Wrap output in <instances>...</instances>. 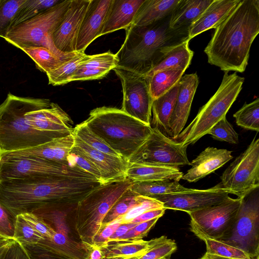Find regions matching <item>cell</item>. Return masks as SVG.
Listing matches in <instances>:
<instances>
[{"instance_id":"1","label":"cell","mask_w":259,"mask_h":259,"mask_svg":"<svg viewBox=\"0 0 259 259\" xmlns=\"http://www.w3.org/2000/svg\"><path fill=\"white\" fill-rule=\"evenodd\" d=\"M259 32V1L241 0L218 26L204 52L208 62L225 72H243Z\"/></svg>"},{"instance_id":"2","label":"cell","mask_w":259,"mask_h":259,"mask_svg":"<svg viewBox=\"0 0 259 259\" xmlns=\"http://www.w3.org/2000/svg\"><path fill=\"white\" fill-rule=\"evenodd\" d=\"M100 182L65 176H38L0 181V203L15 217L46 203L79 201Z\"/></svg>"},{"instance_id":"3","label":"cell","mask_w":259,"mask_h":259,"mask_svg":"<svg viewBox=\"0 0 259 259\" xmlns=\"http://www.w3.org/2000/svg\"><path fill=\"white\" fill-rule=\"evenodd\" d=\"M170 15L148 25H131L125 29L124 41L116 54V67L145 75L170 50L190 41L189 29L170 27Z\"/></svg>"},{"instance_id":"4","label":"cell","mask_w":259,"mask_h":259,"mask_svg":"<svg viewBox=\"0 0 259 259\" xmlns=\"http://www.w3.org/2000/svg\"><path fill=\"white\" fill-rule=\"evenodd\" d=\"M51 103L48 99L18 97L9 93L0 104V154L30 149L62 137L35 130L26 121V112Z\"/></svg>"},{"instance_id":"5","label":"cell","mask_w":259,"mask_h":259,"mask_svg":"<svg viewBox=\"0 0 259 259\" xmlns=\"http://www.w3.org/2000/svg\"><path fill=\"white\" fill-rule=\"evenodd\" d=\"M114 151L127 161L145 141L152 128L121 109L103 106L91 110L84 121Z\"/></svg>"},{"instance_id":"6","label":"cell","mask_w":259,"mask_h":259,"mask_svg":"<svg viewBox=\"0 0 259 259\" xmlns=\"http://www.w3.org/2000/svg\"><path fill=\"white\" fill-rule=\"evenodd\" d=\"M244 78L235 72H225L221 83L214 94L201 107L195 117L175 139V142L187 147L208 134L210 129L227 113L242 90Z\"/></svg>"},{"instance_id":"7","label":"cell","mask_w":259,"mask_h":259,"mask_svg":"<svg viewBox=\"0 0 259 259\" xmlns=\"http://www.w3.org/2000/svg\"><path fill=\"white\" fill-rule=\"evenodd\" d=\"M132 184L126 178L110 181L95 188L78 202L75 226L83 243L93 245L106 214Z\"/></svg>"},{"instance_id":"8","label":"cell","mask_w":259,"mask_h":259,"mask_svg":"<svg viewBox=\"0 0 259 259\" xmlns=\"http://www.w3.org/2000/svg\"><path fill=\"white\" fill-rule=\"evenodd\" d=\"M70 2V0L61 1L34 18L12 28L5 39L21 50L29 47H42L63 60L70 59L77 52L63 54L56 48L52 39Z\"/></svg>"},{"instance_id":"9","label":"cell","mask_w":259,"mask_h":259,"mask_svg":"<svg viewBox=\"0 0 259 259\" xmlns=\"http://www.w3.org/2000/svg\"><path fill=\"white\" fill-rule=\"evenodd\" d=\"M218 241L242 250L251 259H259V187L241 198L232 227Z\"/></svg>"},{"instance_id":"10","label":"cell","mask_w":259,"mask_h":259,"mask_svg":"<svg viewBox=\"0 0 259 259\" xmlns=\"http://www.w3.org/2000/svg\"><path fill=\"white\" fill-rule=\"evenodd\" d=\"M38 176H65L98 181L75 166L35 157L0 156V181Z\"/></svg>"},{"instance_id":"11","label":"cell","mask_w":259,"mask_h":259,"mask_svg":"<svg viewBox=\"0 0 259 259\" xmlns=\"http://www.w3.org/2000/svg\"><path fill=\"white\" fill-rule=\"evenodd\" d=\"M241 198H230L220 204L187 212L191 231L198 238L219 240L230 230L236 217Z\"/></svg>"},{"instance_id":"12","label":"cell","mask_w":259,"mask_h":259,"mask_svg":"<svg viewBox=\"0 0 259 259\" xmlns=\"http://www.w3.org/2000/svg\"><path fill=\"white\" fill-rule=\"evenodd\" d=\"M223 187L242 197L259 187V139L253 138L246 149L231 163L221 176Z\"/></svg>"},{"instance_id":"13","label":"cell","mask_w":259,"mask_h":259,"mask_svg":"<svg viewBox=\"0 0 259 259\" xmlns=\"http://www.w3.org/2000/svg\"><path fill=\"white\" fill-rule=\"evenodd\" d=\"M187 148L152 128L150 136L130 157L127 162L178 168L190 165Z\"/></svg>"},{"instance_id":"14","label":"cell","mask_w":259,"mask_h":259,"mask_svg":"<svg viewBox=\"0 0 259 259\" xmlns=\"http://www.w3.org/2000/svg\"><path fill=\"white\" fill-rule=\"evenodd\" d=\"M113 70L122 86L123 98L120 109L150 126L153 100L150 93L148 79L143 75L117 67Z\"/></svg>"},{"instance_id":"15","label":"cell","mask_w":259,"mask_h":259,"mask_svg":"<svg viewBox=\"0 0 259 259\" xmlns=\"http://www.w3.org/2000/svg\"><path fill=\"white\" fill-rule=\"evenodd\" d=\"M232 194L222 184L204 190L191 189L185 192L156 196L152 199L161 202L166 209L186 212L196 211L220 204L230 199Z\"/></svg>"},{"instance_id":"16","label":"cell","mask_w":259,"mask_h":259,"mask_svg":"<svg viewBox=\"0 0 259 259\" xmlns=\"http://www.w3.org/2000/svg\"><path fill=\"white\" fill-rule=\"evenodd\" d=\"M92 0H70L59 26L54 31L52 39L56 48L67 54L76 52L79 28Z\"/></svg>"},{"instance_id":"17","label":"cell","mask_w":259,"mask_h":259,"mask_svg":"<svg viewBox=\"0 0 259 259\" xmlns=\"http://www.w3.org/2000/svg\"><path fill=\"white\" fill-rule=\"evenodd\" d=\"M79 201H58L43 204L31 212L41 218L55 233L82 242L76 231V213Z\"/></svg>"},{"instance_id":"18","label":"cell","mask_w":259,"mask_h":259,"mask_svg":"<svg viewBox=\"0 0 259 259\" xmlns=\"http://www.w3.org/2000/svg\"><path fill=\"white\" fill-rule=\"evenodd\" d=\"M26 121L38 131L65 137L72 134L73 121L57 104L39 106L26 113Z\"/></svg>"},{"instance_id":"19","label":"cell","mask_w":259,"mask_h":259,"mask_svg":"<svg viewBox=\"0 0 259 259\" xmlns=\"http://www.w3.org/2000/svg\"><path fill=\"white\" fill-rule=\"evenodd\" d=\"M112 0H92L78 32L76 52L84 53L87 47L102 36Z\"/></svg>"},{"instance_id":"20","label":"cell","mask_w":259,"mask_h":259,"mask_svg":"<svg viewBox=\"0 0 259 259\" xmlns=\"http://www.w3.org/2000/svg\"><path fill=\"white\" fill-rule=\"evenodd\" d=\"M198 83L196 73L185 75L178 83V95L169 122V137L171 139L176 138L185 126Z\"/></svg>"},{"instance_id":"21","label":"cell","mask_w":259,"mask_h":259,"mask_svg":"<svg viewBox=\"0 0 259 259\" xmlns=\"http://www.w3.org/2000/svg\"><path fill=\"white\" fill-rule=\"evenodd\" d=\"M74 137L73 146L99 170L102 175L103 184L125 178V172L128 165L127 161L120 157L94 149L77 137Z\"/></svg>"},{"instance_id":"22","label":"cell","mask_w":259,"mask_h":259,"mask_svg":"<svg viewBox=\"0 0 259 259\" xmlns=\"http://www.w3.org/2000/svg\"><path fill=\"white\" fill-rule=\"evenodd\" d=\"M73 134L54 139L30 149L0 154L6 157H29L69 165L67 158L74 145Z\"/></svg>"},{"instance_id":"23","label":"cell","mask_w":259,"mask_h":259,"mask_svg":"<svg viewBox=\"0 0 259 259\" xmlns=\"http://www.w3.org/2000/svg\"><path fill=\"white\" fill-rule=\"evenodd\" d=\"M233 158L232 151L208 147L190 162L192 167L181 179L196 182L213 172Z\"/></svg>"},{"instance_id":"24","label":"cell","mask_w":259,"mask_h":259,"mask_svg":"<svg viewBox=\"0 0 259 259\" xmlns=\"http://www.w3.org/2000/svg\"><path fill=\"white\" fill-rule=\"evenodd\" d=\"M241 0H213L189 28L191 40L210 29H215L233 11Z\"/></svg>"},{"instance_id":"25","label":"cell","mask_w":259,"mask_h":259,"mask_svg":"<svg viewBox=\"0 0 259 259\" xmlns=\"http://www.w3.org/2000/svg\"><path fill=\"white\" fill-rule=\"evenodd\" d=\"M116 54L107 52L87 55L79 63L70 82L101 79L117 66Z\"/></svg>"},{"instance_id":"26","label":"cell","mask_w":259,"mask_h":259,"mask_svg":"<svg viewBox=\"0 0 259 259\" xmlns=\"http://www.w3.org/2000/svg\"><path fill=\"white\" fill-rule=\"evenodd\" d=\"M144 2V0H112L102 35L129 27Z\"/></svg>"},{"instance_id":"27","label":"cell","mask_w":259,"mask_h":259,"mask_svg":"<svg viewBox=\"0 0 259 259\" xmlns=\"http://www.w3.org/2000/svg\"><path fill=\"white\" fill-rule=\"evenodd\" d=\"M183 175L178 167L128 163L125 177L134 183L161 180L179 181Z\"/></svg>"},{"instance_id":"28","label":"cell","mask_w":259,"mask_h":259,"mask_svg":"<svg viewBox=\"0 0 259 259\" xmlns=\"http://www.w3.org/2000/svg\"><path fill=\"white\" fill-rule=\"evenodd\" d=\"M166 236L149 241L143 239L129 242H110L101 248L104 259H136L151 248Z\"/></svg>"},{"instance_id":"29","label":"cell","mask_w":259,"mask_h":259,"mask_svg":"<svg viewBox=\"0 0 259 259\" xmlns=\"http://www.w3.org/2000/svg\"><path fill=\"white\" fill-rule=\"evenodd\" d=\"M178 83L165 94L153 101L150 126L169 137V122L178 95Z\"/></svg>"},{"instance_id":"30","label":"cell","mask_w":259,"mask_h":259,"mask_svg":"<svg viewBox=\"0 0 259 259\" xmlns=\"http://www.w3.org/2000/svg\"><path fill=\"white\" fill-rule=\"evenodd\" d=\"M212 1L180 0L170 15V27L174 29H189Z\"/></svg>"},{"instance_id":"31","label":"cell","mask_w":259,"mask_h":259,"mask_svg":"<svg viewBox=\"0 0 259 259\" xmlns=\"http://www.w3.org/2000/svg\"><path fill=\"white\" fill-rule=\"evenodd\" d=\"M180 0H144L132 25L146 26L170 15Z\"/></svg>"},{"instance_id":"32","label":"cell","mask_w":259,"mask_h":259,"mask_svg":"<svg viewBox=\"0 0 259 259\" xmlns=\"http://www.w3.org/2000/svg\"><path fill=\"white\" fill-rule=\"evenodd\" d=\"M189 41L170 50L145 76L149 77L154 73L167 69L180 68L186 71L191 64L194 52L189 48Z\"/></svg>"},{"instance_id":"33","label":"cell","mask_w":259,"mask_h":259,"mask_svg":"<svg viewBox=\"0 0 259 259\" xmlns=\"http://www.w3.org/2000/svg\"><path fill=\"white\" fill-rule=\"evenodd\" d=\"M59 251L73 259H88V246L62 234L55 233L51 239H44L37 244Z\"/></svg>"},{"instance_id":"34","label":"cell","mask_w":259,"mask_h":259,"mask_svg":"<svg viewBox=\"0 0 259 259\" xmlns=\"http://www.w3.org/2000/svg\"><path fill=\"white\" fill-rule=\"evenodd\" d=\"M130 189L139 195L151 198L160 195L185 192L191 189L184 187L178 180L134 183Z\"/></svg>"},{"instance_id":"35","label":"cell","mask_w":259,"mask_h":259,"mask_svg":"<svg viewBox=\"0 0 259 259\" xmlns=\"http://www.w3.org/2000/svg\"><path fill=\"white\" fill-rule=\"evenodd\" d=\"M185 71L180 68L167 69L157 71L147 77L153 100L165 94L176 85Z\"/></svg>"},{"instance_id":"36","label":"cell","mask_w":259,"mask_h":259,"mask_svg":"<svg viewBox=\"0 0 259 259\" xmlns=\"http://www.w3.org/2000/svg\"><path fill=\"white\" fill-rule=\"evenodd\" d=\"M21 50L33 60L38 69L46 74L58 68L67 61L44 47H29Z\"/></svg>"},{"instance_id":"37","label":"cell","mask_w":259,"mask_h":259,"mask_svg":"<svg viewBox=\"0 0 259 259\" xmlns=\"http://www.w3.org/2000/svg\"><path fill=\"white\" fill-rule=\"evenodd\" d=\"M60 0H24L20 6L11 25L10 30L47 10L59 3Z\"/></svg>"},{"instance_id":"38","label":"cell","mask_w":259,"mask_h":259,"mask_svg":"<svg viewBox=\"0 0 259 259\" xmlns=\"http://www.w3.org/2000/svg\"><path fill=\"white\" fill-rule=\"evenodd\" d=\"M87 55L84 53L77 52L58 68L47 73L49 84L56 86L69 82L79 63Z\"/></svg>"},{"instance_id":"39","label":"cell","mask_w":259,"mask_h":259,"mask_svg":"<svg viewBox=\"0 0 259 259\" xmlns=\"http://www.w3.org/2000/svg\"><path fill=\"white\" fill-rule=\"evenodd\" d=\"M141 195L133 192L130 188L113 205L104 217L102 226H105L124 215L139 201Z\"/></svg>"},{"instance_id":"40","label":"cell","mask_w":259,"mask_h":259,"mask_svg":"<svg viewBox=\"0 0 259 259\" xmlns=\"http://www.w3.org/2000/svg\"><path fill=\"white\" fill-rule=\"evenodd\" d=\"M236 124L246 130L259 132V99L245 103L233 114Z\"/></svg>"},{"instance_id":"41","label":"cell","mask_w":259,"mask_h":259,"mask_svg":"<svg viewBox=\"0 0 259 259\" xmlns=\"http://www.w3.org/2000/svg\"><path fill=\"white\" fill-rule=\"evenodd\" d=\"M72 134L94 149L106 154L120 157L101 138L94 133L84 121L77 124L74 127Z\"/></svg>"},{"instance_id":"42","label":"cell","mask_w":259,"mask_h":259,"mask_svg":"<svg viewBox=\"0 0 259 259\" xmlns=\"http://www.w3.org/2000/svg\"><path fill=\"white\" fill-rule=\"evenodd\" d=\"M199 238L205 243L206 253L232 258L251 259L242 250L218 240L204 237Z\"/></svg>"},{"instance_id":"43","label":"cell","mask_w":259,"mask_h":259,"mask_svg":"<svg viewBox=\"0 0 259 259\" xmlns=\"http://www.w3.org/2000/svg\"><path fill=\"white\" fill-rule=\"evenodd\" d=\"M44 237L21 214L16 217L13 239L22 245L38 244Z\"/></svg>"},{"instance_id":"44","label":"cell","mask_w":259,"mask_h":259,"mask_svg":"<svg viewBox=\"0 0 259 259\" xmlns=\"http://www.w3.org/2000/svg\"><path fill=\"white\" fill-rule=\"evenodd\" d=\"M24 0H0V37L5 39L12 20Z\"/></svg>"},{"instance_id":"45","label":"cell","mask_w":259,"mask_h":259,"mask_svg":"<svg viewBox=\"0 0 259 259\" xmlns=\"http://www.w3.org/2000/svg\"><path fill=\"white\" fill-rule=\"evenodd\" d=\"M208 134L218 141L237 144L238 134L227 119L226 116L219 120L209 131Z\"/></svg>"},{"instance_id":"46","label":"cell","mask_w":259,"mask_h":259,"mask_svg":"<svg viewBox=\"0 0 259 259\" xmlns=\"http://www.w3.org/2000/svg\"><path fill=\"white\" fill-rule=\"evenodd\" d=\"M164 208L158 201L141 196L139 202L132 207L124 215L117 219L120 224L129 223L134 218L147 211Z\"/></svg>"},{"instance_id":"47","label":"cell","mask_w":259,"mask_h":259,"mask_svg":"<svg viewBox=\"0 0 259 259\" xmlns=\"http://www.w3.org/2000/svg\"><path fill=\"white\" fill-rule=\"evenodd\" d=\"M69 165L75 166L90 174L101 184L103 180L101 174L97 167L85 156L73 146L67 158Z\"/></svg>"},{"instance_id":"48","label":"cell","mask_w":259,"mask_h":259,"mask_svg":"<svg viewBox=\"0 0 259 259\" xmlns=\"http://www.w3.org/2000/svg\"><path fill=\"white\" fill-rule=\"evenodd\" d=\"M177 249V246L175 241L167 239L166 236L145 254L136 259H160L171 255Z\"/></svg>"},{"instance_id":"49","label":"cell","mask_w":259,"mask_h":259,"mask_svg":"<svg viewBox=\"0 0 259 259\" xmlns=\"http://www.w3.org/2000/svg\"><path fill=\"white\" fill-rule=\"evenodd\" d=\"M22 246L30 259H73L59 251L37 244Z\"/></svg>"},{"instance_id":"50","label":"cell","mask_w":259,"mask_h":259,"mask_svg":"<svg viewBox=\"0 0 259 259\" xmlns=\"http://www.w3.org/2000/svg\"><path fill=\"white\" fill-rule=\"evenodd\" d=\"M159 218L137 224L130 230L125 235L120 237L116 241L129 242L142 239L147 236L150 230L154 226Z\"/></svg>"},{"instance_id":"51","label":"cell","mask_w":259,"mask_h":259,"mask_svg":"<svg viewBox=\"0 0 259 259\" xmlns=\"http://www.w3.org/2000/svg\"><path fill=\"white\" fill-rule=\"evenodd\" d=\"M20 214L44 239H51L53 238L55 232L41 218L32 212Z\"/></svg>"},{"instance_id":"52","label":"cell","mask_w":259,"mask_h":259,"mask_svg":"<svg viewBox=\"0 0 259 259\" xmlns=\"http://www.w3.org/2000/svg\"><path fill=\"white\" fill-rule=\"evenodd\" d=\"M15 217L0 203V235L9 239H13Z\"/></svg>"},{"instance_id":"53","label":"cell","mask_w":259,"mask_h":259,"mask_svg":"<svg viewBox=\"0 0 259 259\" xmlns=\"http://www.w3.org/2000/svg\"><path fill=\"white\" fill-rule=\"evenodd\" d=\"M120 224V223L116 219L107 226H102L93 238V245L100 248L106 245Z\"/></svg>"},{"instance_id":"54","label":"cell","mask_w":259,"mask_h":259,"mask_svg":"<svg viewBox=\"0 0 259 259\" xmlns=\"http://www.w3.org/2000/svg\"><path fill=\"white\" fill-rule=\"evenodd\" d=\"M5 259H30V258L22 245L13 239L8 248Z\"/></svg>"},{"instance_id":"55","label":"cell","mask_w":259,"mask_h":259,"mask_svg":"<svg viewBox=\"0 0 259 259\" xmlns=\"http://www.w3.org/2000/svg\"><path fill=\"white\" fill-rule=\"evenodd\" d=\"M165 210L164 208H161L147 211L134 218L129 223L138 224L155 218H159L164 214Z\"/></svg>"},{"instance_id":"56","label":"cell","mask_w":259,"mask_h":259,"mask_svg":"<svg viewBox=\"0 0 259 259\" xmlns=\"http://www.w3.org/2000/svg\"><path fill=\"white\" fill-rule=\"evenodd\" d=\"M137 224L134 223L121 224L116 229L113 235L109 239L108 242H115L119 238L125 235L130 230Z\"/></svg>"},{"instance_id":"57","label":"cell","mask_w":259,"mask_h":259,"mask_svg":"<svg viewBox=\"0 0 259 259\" xmlns=\"http://www.w3.org/2000/svg\"><path fill=\"white\" fill-rule=\"evenodd\" d=\"M88 259H104V255L102 249L94 245H89Z\"/></svg>"},{"instance_id":"58","label":"cell","mask_w":259,"mask_h":259,"mask_svg":"<svg viewBox=\"0 0 259 259\" xmlns=\"http://www.w3.org/2000/svg\"><path fill=\"white\" fill-rule=\"evenodd\" d=\"M12 240L5 238L0 241V259H5L7 252Z\"/></svg>"},{"instance_id":"59","label":"cell","mask_w":259,"mask_h":259,"mask_svg":"<svg viewBox=\"0 0 259 259\" xmlns=\"http://www.w3.org/2000/svg\"><path fill=\"white\" fill-rule=\"evenodd\" d=\"M199 259H238V258H232L225 257L220 256H218V255L209 254H207V253H205Z\"/></svg>"},{"instance_id":"60","label":"cell","mask_w":259,"mask_h":259,"mask_svg":"<svg viewBox=\"0 0 259 259\" xmlns=\"http://www.w3.org/2000/svg\"><path fill=\"white\" fill-rule=\"evenodd\" d=\"M170 255L163 257L160 259H170Z\"/></svg>"},{"instance_id":"61","label":"cell","mask_w":259,"mask_h":259,"mask_svg":"<svg viewBox=\"0 0 259 259\" xmlns=\"http://www.w3.org/2000/svg\"><path fill=\"white\" fill-rule=\"evenodd\" d=\"M5 238L2 237V236L0 235V241H1L2 240L5 239Z\"/></svg>"}]
</instances>
